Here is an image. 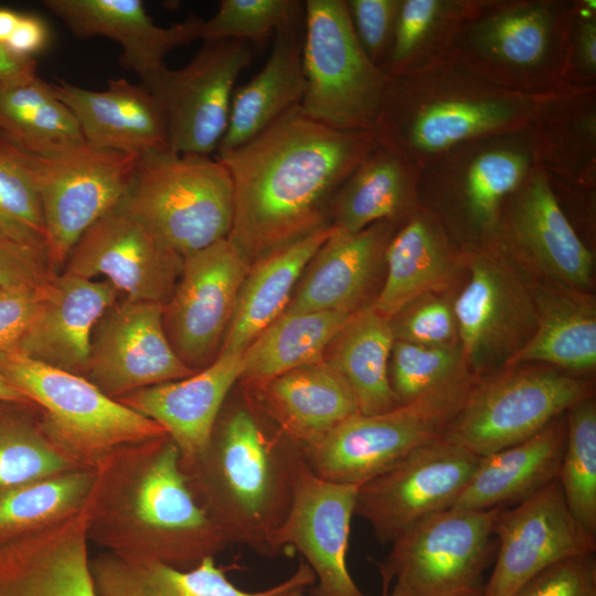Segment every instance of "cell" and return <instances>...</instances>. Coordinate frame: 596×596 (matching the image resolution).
I'll list each match as a JSON object with an SVG mask.
<instances>
[{
	"label": "cell",
	"mask_w": 596,
	"mask_h": 596,
	"mask_svg": "<svg viewBox=\"0 0 596 596\" xmlns=\"http://www.w3.org/2000/svg\"><path fill=\"white\" fill-rule=\"evenodd\" d=\"M581 55L585 64L595 68L596 65V28L593 21L584 24L579 39Z\"/></svg>",
	"instance_id": "55"
},
{
	"label": "cell",
	"mask_w": 596,
	"mask_h": 596,
	"mask_svg": "<svg viewBox=\"0 0 596 596\" xmlns=\"http://www.w3.org/2000/svg\"><path fill=\"white\" fill-rule=\"evenodd\" d=\"M305 466L301 448L244 389L241 400L225 402L202 455L182 469L230 543L274 557Z\"/></svg>",
	"instance_id": "3"
},
{
	"label": "cell",
	"mask_w": 596,
	"mask_h": 596,
	"mask_svg": "<svg viewBox=\"0 0 596 596\" xmlns=\"http://www.w3.org/2000/svg\"><path fill=\"white\" fill-rule=\"evenodd\" d=\"M331 230L321 228L251 265L220 353H243L285 311L294 287Z\"/></svg>",
	"instance_id": "28"
},
{
	"label": "cell",
	"mask_w": 596,
	"mask_h": 596,
	"mask_svg": "<svg viewBox=\"0 0 596 596\" xmlns=\"http://www.w3.org/2000/svg\"><path fill=\"white\" fill-rule=\"evenodd\" d=\"M257 54L243 40L203 41L185 66H166L141 83L162 107L171 150L199 156L216 152L227 128L236 79Z\"/></svg>",
	"instance_id": "11"
},
{
	"label": "cell",
	"mask_w": 596,
	"mask_h": 596,
	"mask_svg": "<svg viewBox=\"0 0 596 596\" xmlns=\"http://www.w3.org/2000/svg\"><path fill=\"white\" fill-rule=\"evenodd\" d=\"M316 577L311 568L304 561L295 573L286 579L285 586L273 596H304V590L311 587ZM382 596H395L386 585L382 584Z\"/></svg>",
	"instance_id": "54"
},
{
	"label": "cell",
	"mask_w": 596,
	"mask_h": 596,
	"mask_svg": "<svg viewBox=\"0 0 596 596\" xmlns=\"http://www.w3.org/2000/svg\"><path fill=\"white\" fill-rule=\"evenodd\" d=\"M502 508L447 509L417 522L392 542L377 564L395 596H465L478 584L491 554Z\"/></svg>",
	"instance_id": "8"
},
{
	"label": "cell",
	"mask_w": 596,
	"mask_h": 596,
	"mask_svg": "<svg viewBox=\"0 0 596 596\" xmlns=\"http://www.w3.org/2000/svg\"><path fill=\"white\" fill-rule=\"evenodd\" d=\"M512 596H596L595 553L554 563L530 578Z\"/></svg>",
	"instance_id": "46"
},
{
	"label": "cell",
	"mask_w": 596,
	"mask_h": 596,
	"mask_svg": "<svg viewBox=\"0 0 596 596\" xmlns=\"http://www.w3.org/2000/svg\"><path fill=\"white\" fill-rule=\"evenodd\" d=\"M394 341L391 319L370 306L355 311L326 350L323 359L348 383L360 414H380L400 405L389 376Z\"/></svg>",
	"instance_id": "31"
},
{
	"label": "cell",
	"mask_w": 596,
	"mask_h": 596,
	"mask_svg": "<svg viewBox=\"0 0 596 596\" xmlns=\"http://www.w3.org/2000/svg\"><path fill=\"white\" fill-rule=\"evenodd\" d=\"M0 401L20 404H32L20 391H18L0 372Z\"/></svg>",
	"instance_id": "57"
},
{
	"label": "cell",
	"mask_w": 596,
	"mask_h": 596,
	"mask_svg": "<svg viewBox=\"0 0 596 596\" xmlns=\"http://www.w3.org/2000/svg\"><path fill=\"white\" fill-rule=\"evenodd\" d=\"M372 150L334 193L331 226L356 233L396 216L405 206L409 175L397 151L390 146Z\"/></svg>",
	"instance_id": "36"
},
{
	"label": "cell",
	"mask_w": 596,
	"mask_h": 596,
	"mask_svg": "<svg viewBox=\"0 0 596 596\" xmlns=\"http://www.w3.org/2000/svg\"><path fill=\"white\" fill-rule=\"evenodd\" d=\"M49 40L50 31L45 21L34 14L20 13L19 21L3 46L17 57L32 58L46 46Z\"/></svg>",
	"instance_id": "52"
},
{
	"label": "cell",
	"mask_w": 596,
	"mask_h": 596,
	"mask_svg": "<svg viewBox=\"0 0 596 596\" xmlns=\"http://www.w3.org/2000/svg\"><path fill=\"white\" fill-rule=\"evenodd\" d=\"M119 291L107 280L56 273L15 351L57 370L85 376L93 330Z\"/></svg>",
	"instance_id": "20"
},
{
	"label": "cell",
	"mask_w": 596,
	"mask_h": 596,
	"mask_svg": "<svg viewBox=\"0 0 596 596\" xmlns=\"http://www.w3.org/2000/svg\"><path fill=\"white\" fill-rule=\"evenodd\" d=\"M513 231L535 263L573 290L590 285L593 256L562 212L547 182L535 178L518 203Z\"/></svg>",
	"instance_id": "30"
},
{
	"label": "cell",
	"mask_w": 596,
	"mask_h": 596,
	"mask_svg": "<svg viewBox=\"0 0 596 596\" xmlns=\"http://www.w3.org/2000/svg\"><path fill=\"white\" fill-rule=\"evenodd\" d=\"M35 75L36 63L33 58L17 57L0 44V82L21 81Z\"/></svg>",
	"instance_id": "53"
},
{
	"label": "cell",
	"mask_w": 596,
	"mask_h": 596,
	"mask_svg": "<svg viewBox=\"0 0 596 596\" xmlns=\"http://www.w3.org/2000/svg\"><path fill=\"white\" fill-rule=\"evenodd\" d=\"M47 284L43 287L0 288V354L17 350L41 305Z\"/></svg>",
	"instance_id": "49"
},
{
	"label": "cell",
	"mask_w": 596,
	"mask_h": 596,
	"mask_svg": "<svg viewBox=\"0 0 596 596\" xmlns=\"http://www.w3.org/2000/svg\"><path fill=\"white\" fill-rule=\"evenodd\" d=\"M472 384L462 379L380 414H355L305 455L318 477L360 486L418 447L444 436Z\"/></svg>",
	"instance_id": "7"
},
{
	"label": "cell",
	"mask_w": 596,
	"mask_h": 596,
	"mask_svg": "<svg viewBox=\"0 0 596 596\" xmlns=\"http://www.w3.org/2000/svg\"><path fill=\"white\" fill-rule=\"evenodd\" d=\"M549 35L547 14L529 8L497 17L483 38L488 49L500 58L515 65H533L545 54Z\"/></svg>",
	"instance_id": "44"
},
{
	"label": "cell",
	"mask_w": 596,
	"mask_h": 596,
	"mask_svg": "<svg viewBox=\"0 0 596 596\" xmlns=\"http://www.w3.org/2000/svg\"><path fill=\"white\" fill-rule=\"evenodd\" d=\"M479 460L444 436L434 439L358 486L354 514L380 543H392L417 522L450 509Z\"/></svg>",
	"instance_id": "12"
},
{
	"label": "cell",
	"mask_w": 596,
	"mask_h": 596,
	"mask_svg": "<svg viewBox=\"0 0 596 596\" xmlns=\"http://www.w3.org/2000/svg\"><path fill=\"white\" fill-rule=\"evenodd\" d=\"M481 593L482 592H475V593H471V594H468V595H465V596H481Z\"/></svg>",
	"instance_id": "58"
},
{
	"label": "cell",
	"mask_w": 596,
	"mask_h": 596,
	"mask_svg": "<svg viewBox=\"0 0 596 596\" xmlns=\"http://www.w3.org/2000/svg\"><path fill=\"white\" fill-rule=\"evenodd\" d=\"M94 468H79L0 489V540L60 521L87 502Z\"/></svg>",
	"instance_id": "37"
},
{
	"label": "cell",
	"mask_w": 596,
	"mask_h": 596,
	"mask_svg": "<svg viewBox=\"0 0 596 596\" xmlns=\"http://www.w3.org/2000/svg\"><path fill=\"white\" fill-rule=\"evenodd\" d=\"M44 6L77 38L104 36L121 46L123 67L147 82L172 50L201 40L195 14L169 26L157 25L140 0H45Z\"/></svg>",
	"instance_id": "22"
},
{
	"label": "cell",
	"mask_w": 596,
	"mask_h": 596,
	"mask_svg": "<svg viewBox=\"0 0 596 596\" xmlns=\"http://www.w3.org/2000/svg\"><path fill=\"white\" fill-rule=\"evenodd\" d=\"M461 352L475 370L509 360L533 334L534 297L508 265L476 258L470 278L453 306Z\"/></svg>",
	"instance_id": "18"
},
{
	"label": "cell",
	"mask_w": 596,
	"mask_h": 596,
	"mask_svg": "<svg viewBox=\"0 0 596 596\" xmlns=\"http://www.w3.org/2000/svg\"><path fill=\"white\" fill-rule=\"evenodd\" d=\"M511 116L512 108L502 103L447 100L419 113L407 136L414 147L435 151L499 127Z\"/></svg>",
	"instance_id": "42"
},
{
	"label": "cell",
	"mask_w": 596,
	"mask_h": 596,
	"mask_svg": "<svg viewBox=\"0 0 596 596\" xmlns=\"http://www.w3.org/2000/svg\"><path fill=\"white\" fill-rule=\"evenodd\" d=\"M439 10L435 0H407L401 2L393 38L391 61L397 70L414 53L423 38L432 28Z\"/></svg>",
	"instance_id": "50"
},
{
	"label": "cell",
	"mask_w": 596,
	"mask_h": 596,
	"mask_svg": "<svg viewBox=\"0 0 596 596\" xmlns=\"http://www.w3.org/2000/svg\"><path fill=\"white\" fill-rule=\"evenodd\" d=\"M499 550L481 596H512L544 568L595 553L596 538L576 520L557 479L498 514Z\"/></svg>",
	"instance_id": "15"
},
{
	"label": "cell",
	"mask_w": 596,
	"mask_h": 596,
	"mask_svg": "<svg viewBox=\"0 0 596 596\" xmlns=\"http://www.w3.org/2000/svg\"><path fill=\"white\" fill-rule=\"evenodd\" d=\"M301 62L305 116L340 130L375 129L389 79L361 47L345 1H305Z\"/></svg>",
	"instance_id": "6"
},
{
	"label": "cell",
	"mask_w": 596,
	"mask_h": 596,
	"mask_svg": "<svg viewBox=\"0 0 596 596\" xmlns=\"http://www.w3.org/2000/svg\"><path fill=\"white\" fill-rule=\"evenodd\" d=\"M525 166L522 156L508 151L488 152L475 160L468 171L466 193L477 221L493 219L501 199L522 179Z\"/></svg>",
	"instance_id": "45"
},
{
	"label": "cell",
	"mask_w": 596,
	"mask_h": 596,
	"mask_svg": "<svg viewBox=\"0 0 596 596\" xmlns=\"http://www.w3.org/2000/svg\"><path fill=\"white\" fill-rule=\"evenodd\" d=\"M0 137L23 152L47 156L86 142L52 84L38 75L0 82Z\"/></svg>",
	"instance_id": "33"
},
{
	"label": "cell",
	"mask_w": 596,
	"mask_h": 596,
	"mask_svg": "<svg viewBox=\"0 0 596 596\" xmlns=\"http://www.w3.org/2000/svg\"><path fill=\"white\" fill-rule=\"evenodd\" d=\"M571 294L538 291L536 327L508 366L542 362L585 372L596 365V310L589 299Z\"/></svg>",
	"instance_id": "34"
},
{
	"label": "cell",
	"mask_w": 596,
	"mask_h": 596,
	"mask_svg": "<svg viewBox=\"0 0 596 596\" xmlns=\"http://www.w3.org/2000/svg\"><path fill=\"white\" fill-rule=\"evenodd\" d=\"M565 440L566 424L557 417L532 437L480 457L451 508L488 510L525 499L557 479Z\"/></svg>",
	"instance_id": "26"
},
{
	"label": "cell",
	"mask_w": 596,
	"mask_h": 596,
	"mask_svg": "<svg viewBox=\"0 0 596 596\" xmlns=\"http://www.w3.org/2000/svg\"><path fill=\"white\" fill-rule=\"evenodd\" d=\"M390 360V383L400 405L465 379L459 370L460 350L453 344L424 345L395 339Z\"/></svg>",
	"instance_id": "43"
},
{
	"label": "cell",
	"mask_w": 596,
	"mask_h": 596,
	"mask_svg": "<svg viewBox=\"0 0 596 596\" xmlns=\"http://www.w3.org/2000/svg\"><path fill=\"white\" fill-rule=\"evenodd\" d=\"M383 255L387 274L372 307L389 319L441 286L450 274V259L441 238L422 217L402 227L387 242Z\"/></svg>",
	"instance_id": "35"
},
{
	"label": "cell",
	"mask_w": 596,
	"mask_h": 596,
	"mask_svg": "<svg viewBox=\"0 0 596 596\" xmlns=\"http://www.w3.org/2000/svg\"><path fill=\"white\" fill-rule=\"evenodd\" d=\"M87 505L89 543L124 558L189 570L230 544L196 501L169 435L102 458Z\"/></svg>",
	"instance_id": "2"
},
{
	"label": "cell",
	"mask_w": 596,
	"mask_h": 596,
	"mask_svg": "<svg viewBox=\"0 0 596 596\" xmlns=\"http://www.w3.org/2000/svg\"><path fill=\"white\" fill-rule=\"evenodd\" d=\"M0 372L38 407L49 436L84 468H94L126 445L168 435L158 423L107 396L86 377L18 351L0 354Z\"/></svg>",
	"instance_id": "5"
},
{
	"label": "cell",
	"mask_w": 596,
	"mask_h": 596,
	"mask_svg": "<svg viewBox=\"0 0 596 596\" xmlns=\"http://www.w3.org/2000/svg\"><path fill=\"white\" fill-rule=\"evenodd\" d=\"M91 574L98 596H273L286 579L258 592L238 588L206 557L196 566L182 570L156 561H134L104 551L91 558Z\"/></svg>",
	"instance_id": "29"
},
{
	"label": "cell",
	"mask_w": 596,
	"mask_h": 596,
	"mask_svg": "<svg viewBox=\"0 0 596 596\" xmlns=\"http://www.w3.org/2000/svg\"><path fill=\"white\" fill-rule=\"evenodd\" d=\"M302 39L304 24L276 32L263 68L233 92L227 128L216 152L240 147L300 105Z\"/></svg>",
	"instance_id": "27"
},
{
	"label": "cell",
	"mask_w": 596,
	"mask_h": 596,
	"mask_svg": "<svg viewBox=\"0 0 596 596\" xmlns=\"http://www.w3.org/2000/svg\"><path fill=\"white\" fill-rule=\"evenodd\" d=\"M163 305L125 298L97 321L86 377L118 400L135 391L191 376L174 352L162 321Z\"/></svg>",
	"instance_id": "14"
},
{
	"label": "cell",
	"mask_w": 596,
	"mask_h": 596,
	"mask_svg": "<svg viewBox=\"0 0 596 596\" xmlns=\"http://www.w3.org/2000/svg\"><path fill=\"white\" fill-rule=\"evenodd\" d=\"M181 256L228 236L233 184L211 156L166 149L138 158L131 185L118 205Z\"/></svg>",
	"instance_id": "4"
},
{
	"label": "cell",
	"mask_w": 596,
	"mask_h": 596,
	"mask_svg": "<svg viewBox=\"0 0 596 596\" xmlns=\"http://www.w3.org/2000/svg\"><path fill=\"white\" fill-rule=\"evenodd\" d=\"M88 507L0 540V596H98L87 536Z\"/></svg>",
	"instance_id": "19"
},
{
	"label": "cell",
	"mask_w": 596,
	"mask_h": 596,
	"mask_svg": "<svg viewBox=\"0 0 596 596\" xmlns=\"http://www.w3.org/2000/svg\"><path fill=\"white\" fill-rule=\"evenodd\" d=\"M249 267L227 237L183 257L162 321L174 352L191 370L206 368L219 355Z\"/></svg>",
	"instance_id": "13"
},
{
	"label": "cell",
	"mask_w": 596,
	"mask_h": 596,
	"mask_svg": "<svg viewBox=\"0 0 596 596\" xmlns=\"http://www.w3.org/2000/svg\"><path fill=\"white\" fill-rule=\"evenodd\" d=\"M358 486L316 476L306 464L288 515L276 533V556L298 551L315 574L310 596H369L352 578L347 565L351 519Z\"/></svg>",
	"instance_id": "17"
},
{
	"label": "cell",
	"mask_w": 596,
	"mask_h": 596,
	"mask_svg": "<svg viewBox=\"0 0 596 596\" xmlns=\"http://www.w3.org/2000/svg\"><path fill=\"white\" fill-rule=\"evenodd\" d=\"M79 468L44 430L39 409L0 406V489Z\"/></svg>",
	"instance_id": "38"
},
{
	"label": "cell",
	"mask_w": 596,
	"mask_h": 596,
	"mask_svg": "<svg viewBox=\"0 0 596 596\" xmlns=\"http://www.w3.org/2000/svg\"><path fill=\"white\" fill-rule=\"evenodd\" d=\"M353 313H281L244 350L240 377L244 389L256 390L286 372L322 361Z\"/></svg>",
	"instance_id": "32"
},
{
	"label": "cell",
	"mask_w": 596,
	"mask_h": 596,
	"mask_svg": "<svg viewBox=\"0 0 596 596\" xmlns=\"http://www.w3.org/2000/svg\"><path fill=\"white\" fill-rule=\"evenodd\" d=\"M19 18L20 13L6 8H0V44L3 45L9 39L19 21Z\"/></svg>",
	"instance_id": "56"
},
{
	"label": "cell",
	"mask_w": 596,
	"mask_h": 596,
	"mask_svg": "<svg viewBox=\"0 0 596 596\" xmlns=\"http://www.w3.org/2000/svg\"><path fill=\"white\" fill-rule=\"evenodd\" d=\"M376 134L315 121L299 106L240 147L216 152L233 184L227 240L252 265L321 228L331 200Z\"/></svg>",
	"instance_id": "1"
},
{
	"label": "cell",
	"mask_w": 596,
	"mask_h": 596,
	"mask_svg": "<svg viewBox=\"0 0 596 596\" xmlns=\"http://www.w3.org/2000/svg\"><path fill=\"white\" fill-rule=\"evenodd\" d=\"M557 480L573 515L596 538V404L592 396L567 411Z\"/></svg>",
	"instance_id": "40"
},
{
	"label": "cell",
	"mask_w": 596,
	"mask_h": 596,
	"mask_svg": "<svg viewBox=\"0 0 596 596\" xmlns=\"http://www.w3.org/2000/svg\"><path fill=\"white\" fill-rule=\"evenodd\" d=\"M405 309L401 311L404 313L398 321L392 323L396 340L424 345L451 344L457 322L449 304L441 299H429Z\"/></svg>",
	"instance_id": "47"
},
{
	"label": "cell",
	"mask_w": 596,
	"mask_h": 596,
	"mask_svg": "<svg viewBox=\"0 0 596 596\" xmlns=\"http://www.w3.org/2000/svg\"><path fill=\"white\" fill-rule=\"evenodd\" d=\"M182 264L183 256L117 206L83 234L63 272L89 279L103 276L127 299L164 305Z\"/></svg>",
	"instance_id": "16"
},
{
	"label": "cell",
	"mask_w": 596,
	"mask_h": 596,
	"mask_svg": "<svg viewBox=\"0 0 596 596\" xmlns=\"http://www.w3.org/2000/svg\"><path fill=\"white\" fill-rule=\"evenodd\" d=\"M304 22L305 1L221 0L215 14L203 21L201 40H243L259 52L277 31Z\"/></svg>",
	"instance_id": "41"
},
{
	"label": "cell",
	"mask_w": 596,
	"mask_h": 596,
	"mask_svg": "<svg viewBox=\"0 0 596 596\" xmlns=\"http://www.w3.org/2000/svg\"><path fill=\"white\" fill-rule=\"evenodd\" d=\"M52 87L88 143L137 157L170 148L162 107L145 85L118 78L91 91L57 79Z\"/></svg>",
	"instance_id": "23"
},
{
	"label": "cell",
	"mask_w": 596,
	"mask_h": 596,
	"mask_svg": "<svg viewBox=\"0 0 596 596\" xmlns=\"http://www.w3.org/2000/svg\"><path fill=\"white\" fill-rule=\"evenodd\" d=\"M588 396L581 379L518 369L472 385L444 437L483 457L532 437Z\"/></svg>",
	"instance_id": "10"
},
{
	"label": "cell",
	"mask_w": 596,
	"mask_h": 596,
	"mask_svg": "<svg viewBox=\"0 0 596 596\" xmlns=\"http://www.w3.org/2000/svg\"><path fill=\"white\" fill-rule=\"evenodd\" d=\"M138 158L87 141L47 156L28 153L41 196L46 257L53 270L64 267L83 234L120 204Z\"/></svg>",
	"instance_id": "9"
},
{
	"label": "cell",
	"mask_w": 596,
	"mask_h": 596,
	"mask_svg": "<svg viewBox=\"0 0 596 596\" xmlns=\"http://www.w3.org/2000/svg\"><path fill=\"white\" fill-rule=\"evenodd\" d=\"M387 234L382 222L356 233L332 226L283 313L355 312L384 254Z\"/></svg>",
	"instance_id": "24"
},
{
	"label": "cell",
	"mask_w": 596,
	"mask_h": 596,
	"mask_svg": "<svg viewBox=\"0 0 596 596\" xmlns=\"http://www.w3.org/2000/svg\"><path fill=\"white\" fill-rule=\"evenodd\" d=\"M55 274L45 256L0 238V288L43 287Z\"/></svg>",
	"instance_id": "51"
},
{
	"label": "cell",
	"mask_w": 596,
	"mask_h": 596,
	"mask_svg": "<svg viewBox=\"0 0 596 596\" xmlns=\"http://www.w3.org/2000/svg\"><path fill=\"white\" fill-rule=\"evenodd\" d=\"M345 3L360 45L376 65L391 45L401 1L349 0Z\"/></svg>",
	"instance_id": "48"
},
{
	"label": "cell",
	"mask_w": 596,
	"mask_h": 596,
	"mask_svg": "<svg viewBox=\"0 0 596 596\" xmlns=\"http://www.w3.org/2000/svg\"><path fill=\"white\" fill-rule=\"evenodd\" d=\"M247 391L304 453L340 423L359 414L348 383L324 359Z\"/></svg>",
	"instance_id": "25"
},
{
	"label": "cell",
	"mask_w": 596,
	"mask_h": 596,
	"mask_svg": "<svg viewBox=\"0 0 596 596\" xmlns=\"http://www.w3.org/2000/svg\"><path fill=\"white\" fill-rule=\"evenodd\" d=\"M0 238L46 257V230L42 202L28 153L2 137H0Z\"/></svg>",
	"instance_id": "39"
},
{
	"label": "cell",
	"mask_w": 596,
	"mask_h": 596,
	"mask_svg": "<svg viewBox=\"0 0 596 596\" xmlns=\"http://www.w3.org/2000/svg\"><path fill=\"white\" fill-rule=\"evenodd\" d=\"M243 353H219L206 368L182 380L129 393L117 401L158 423L177 445L181 467L204 451L217 417L240 381Z\"/></svg>",
	"instance_id": "21"
}]
</instances>
